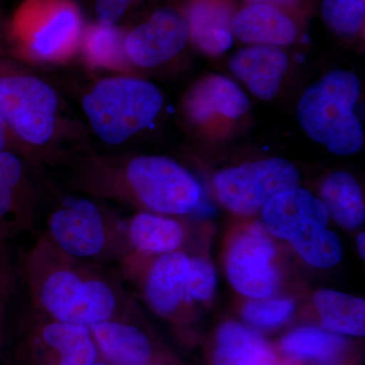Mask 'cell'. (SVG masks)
Segmentation results:
<instances>
[{
	"label": "cell",
	"instance_id": "cell-1",
	"mask_svg": "<svg viewBox=\"0 0 365 365\" xmlns=\"http://www.w3.org/2000/svg\"><path fill=\"white\" fill-rule=\"evenodd\" d=\"M24 274L32 311L45 318L91 327L131 319L135 311L117 272L66 256L43 235L26 255Z\"/></svg>",
	"mask_w": 365,
	"mask_h": 365
},
{
	"label": "cell",
	"instance_id": "cell-2",
	"mask_svg": "<svg viewBox=\"0 0 365 365\" xmlns=\"http://www.w3.org/2000/svg\"><path fill=\"white\" fill-rule=\"evenodd\" d=\"M43 235L62 253L107 265L132 253L126 222L88 198L72 199L50 213Z\"/></svg>",
	"mask_w": 365,
	"mask_h": 365
},
{
	"label": "cell",
	"instance_id": "cell-3",
	"mask_svg": "<svg viewBox=\"0 0 365 365\" xmlns=\"http://www.w3.org/2000/svg\"><path fill=\"white\" fill-rule=\"evenodd\" d=\"M360 83L354 73L334 71L309 86L297 105L300 126L314 143L337 155L359 153L364 130L354 112Z\"/></svg>",
	"mask_w": 365,
	"mask_h": 365
},
{
	"label": "cell",
	"instance_id": "cell-4",
	"mask_svg": "<svg viewBox=\"0 0 365 365\" xmlns=\"http://www.w3.org/2000/svg\"><path fill=\"white\" fill-rule=\"evenodd\" d=\"M163 104V95L158 86L131 78L100 81L83 101L93 131L110 145L123 143L150 126Z\"/></svg>",
	"mask_w": 365,
	"mask_h": 365
},
{
	"label": "cell",
	"instance_id": "cell-5",
	"mask_svg": "<svg viewBox=\"0 0 365 365\" xmlns=\"http://www.w3.org/2000/svg\"><path fill=\"white\" fill-rule=\"evenodd\" d=\"M217 275L213 264L182 251L160 255L150 264L143 297L151 311L167 319H179L196 304L213 299Z\"/></svg>",
	"mask_w": 365,
	"mask_h": 365
},
{
	"label": "cell",
	"instance_id": "cell-6",
	"mask_svg": "<svg viewBox=\"0 0 365 365\" xmlns=\"http://www.w3.org/2000/svg\"><path fill=\"white\" fill-rule=\"evenodd\" d=\"M122 191L158 215H185L195 210L201 199L196 178L168 158L143 155L127 163L120 174Z\"/></svg>",
	"mask_w": 365,
	"mask_h": 365
},
{
	"label": "cell",
	"instance_id": "cell-7",
	"mask_svg": "<svg viewBox=\"0 0 365 365\" xmlns=\"http://www.w3.org/2000/svg\"><path fill=\"white\" fill-rule=\"evenodd\" d=\"M299 173L284 158L242 163L215 177L218 200L230 212L250 216L260 212L278 193L299 186Z\"/></svg>",
	"mask_w": 365,
	"mask_h": 365
},
{
	"label": "cell",
	"instance_id": "cell-8",
	"mask_svg": "<svg viewBox=\"0 0 365 365\" xmlns=\"http://www.w3.org/2000/svg\"><path fill=\"white\" fill-rule=\"evenodd\" d=\"M276 256L275 242L263 223L248 225L228 247L225 272L230 285L249 299L271 297L280 285Z\"/></svg>",
	"mask_w": 365,
	"mask_h": 365
},
{
	"label": "cell",
	"instance_id": "cell-9",
	"mask_svg": "<svg viewBox=\"0 0 365 365\" xmlns=\"http://www.w3.org/2000/svg\"><path fill=\"white\" fill-rule=\"evenodd\" d=\"M57 107L56 93L45 81L28 76L0 78V112L26 143L42 145L51 138Z\"/></svg>",
	"mask_w": 365,
	"mask_h": 365
},
{
	"label": "cell",
	"instance_id": "cell-10",
	"mask_svg": "<svg viewBox=\"0 0 365 365\" xmlns=\"http://www.w3.org/2000/svg\"><path fill=\"white\" fill-rule=\"evenodd\" d=\"M31 50L45 59L67 54L78 42L83 21L68 0H29L18 19Z\"/></svg>",
	"mask_w": 365,
	"mask_h": 365
},
{
	"label": "cell",
	"instance_id": "cell-11",
	"mask_svg": "<svg viewBox=\"0 0 365 365\" xmlns=\"http://www.w3.org/2000/svg\"><path fill=\"white\" fill-rule=\"evenodd\" d=\"M189 38L185 16L174 9H163L125 37V50L137 66L153 67L179 54Z\"/></svg>",
	"mask_w": 365,
	"mask_h": 365
},
{
	"label": "cell",
	"instance_id": "cell-12",
	"mask_svg": "<svg viewBox=\"0 0 365 365\" xmlns=\"http://www.w3.org/2000/svg\"><path fill=\"white\" fill-rule=\"evenodd\" d=\"M31 345L44 365H93L98 349L90 327L45 318L34 312Z\"/></svg>",
	"mask_w": 365,
	"mask_h": 365
},
{
	"label": "cell",
	"instance_id": "cell-13",
	"mask_svg": "<svg viewBox=\"0 0 365 365\" xmlns=\"http://www.w3.org/2000/svg\"><path fill=\"white\" fill-rule=\"evenodd\" d=\"M261 213L268 234L288 242L309 230L328 227L330 220L321 199L299 186L274 196Z\"/></svg>",
	"mask_w": 365,
	"mask_h": 365
},
{
	"label": "cell",
	"instance_id": "cell-14",
	"mask_svg": "<svg viewBox=\"0 0 365 365\" xmlns=\"http://www.w3.org/2000/svg\"><path fill=\"white\" fill-rule=\"evenodd\" d=\"M288 67L287 54L273 46L256 45L235 53L230 68L235 78L262 100L277 95Z\"/></svg>",
	"mask_w": 365,
	"mask_h": 365
},
{
	"label": "cell",
	"instance_id": "cell-15",
	"mask_svg": "<svg viewBox=\"0 0 365 365\" xmlns=\"http://www.w3.org/2000/svg\"><path fill=\"white\" fill-rule=\"evenodd\" d=\"M232 31L242 42L273 47L290 45L297 36V25L290 16L263 2L242 9L232 21Z\"/></svg>",
	"mask_w": 365,
	"mask_h": 365
},
{
	"label": "cell",
	"instance_id": "cell-16",
	"mask_svg": "<svg viewBox=\"0 0 365 365\" xmlns=\"http://www.w3.org/2000/svg\"><path fill=\"white\" fill-rule=\"evenodd\" d=\"M25 169L20 158L9 151H0V242L34 228L35 215L21 200Z\"/></svg>",
	"mask_w": 365,
	"mask_h": 365
},
{
	"label": "cell",
	"instance_id": "cell-17",
	"mask_svg": "<svg viewBox=\"0 0 365 365\" xmlns=\"http://www.w3.org/2000/svg\"><path fill=\"white\" fill-rule=\"evenodd\" d=\"M93 339L113 365H145L153 359V343L131 319H113L90 327Z\"/></svg>",
	"mask_w": 365,
	"mask_h": 365
},
{
	"label": "cell",
	"instance_id": "cell-18",
	"mask_svg": "<svg viewBox=\"0 0 365 365\" xmlns=\"http://www.w3.org/2000/svg\"><path fill=\"white\" fill-rule=\"evenodd\" d=\"M185 107L189 116L198 122L216 114L235 119L248 112L250 101L234 81L225 76H212L189 91Z\"/></svg>",
	"mask_w": 365,
	"mask_h": 365
},
{
	"label": "cell",
	"instance_id": "cell-19",
	"mask_svg": "<svg viewBox=\"0 0 365 365\" xmlns=\"http://www.w3.org/2000/svg\"><path fill=\"white\" fill-rule=\"evenodd\" d=\"M190 37L197 47L220 55L232 44V7L225 0H194L187 9Z\"/></svg>",
	"mask_w": 365,
	"mask_h": 365
},
{
	"label": "cell",
	"instance_id": "cell-20",
	"mask_svg": "<svg viewBox=\"0 0 365 365\" xmlns=\"http://www.w3.org/2000/svg\"><path fill=\"white\" fill-rule=\"evenodd\" d=\"M215 365H276L267 341L251 327L239 322L222 324L216 333Z\"/></svg>",
	"mask_w": 365,
	"mask_h": 365
},
{
	"label": "cell",
	"instance_id": "cell-21",
	"mask_svg": "<svg viewBox=\"0 0 365 365\" xmlns=\"http://www.w3.org/2000/svg\"><path fill=\"white\" fill-rule=\"evenodd\" d=\"M132 253L160 255L180 251L186 239L181 222L158 213L140 212L126 222Z\"/></svg>",
	"mask_w": 365,
	"mask_h": 365
},
{
	"label": "cell",
	"instance_id": "cell-22",
	"mask_svg": "<svg viewBox=\"0 0 365 365\" xmlns=\"http://www.w3.org/2000/svg\"><path fill=\"white\" fill-rule=\"evenodd\" d=\"M314 307L326 330L338 335L364 337L365 302L361 297L334 289H319L313 297Z\"/></svg>",
	"mask_w": 365,
	"mask_h": 365
},
{
	"label": "cell",
	"instance_id": "cell-23",
	"mask_svg": "<svg viewBox=\"0 0 365 365\" xmlns=\"http://www.w3.org/2000/svg\"><path fill=\"white\" fill-rule=\"evenodd\" d=\"M321 198L329 216L340 227L353 230L364 225V195L352 175L342 170L331 174L322 184Z\"/></svg>",
	"mask_w": 365,
	"mask_h": 365
},
{
	"label": "cell",
	"instance_id": "cell-24",
	"mask_svg": "<svg viewBox=\"0 0 365 365\" xmlns=\"http://www.w3.org/2000/svg\"><path fill=\"white\" fill-rule=\"evenodd\" d=\"M281 350L287 356L329 364L344 352L346 343L341 335L319 327L295 329L281 340Z\"/></svg>",
	"mask_w": 365,
	"mask_h": 365
},
{
	"label": "cell",
	"instance_id": "cell-25",
	"mask_svg": "<svg viewBox=\"0 0 365 365\" xmlns=\"http://www.w3.org/2000/svg\"><path fill=\"white\" fill-rule=\"evenodd\" d=\"M297 254L314 268L335 267L343 258L339 237L327 227L316 228L289 242Z\"/></svg>",
	"mask_w": 365,
	"mask_h": 365
},
{
	"label": "cell",
	"instance_id": "cell-26",
	"mask_svg": "<svg viewBox=\"0 0 365 365\" xmlns=\"http://www.w3.org/2000/svg\"><path fill=\"white\" fill-rule=\"evenodd\" d=\"M85 48L91 62L98 66L116 67L126 61L124 34L115 26H93L86 31Z\"/></svg>",
	"mask_w": 365,
	"mask_h": 365
},
{
	"label": "cell",
	"instance_id": "cell-27",
	"mask_svg": "<svg viewBox=\"0 0 365 365\" xmlns=\"http://www.w3.org/2000/svg\"><path fill=\"white\" fill-rule=\"evenodd\" d=\"M295 311V302L288 297L251 299L242 309V318L256 328H278L292 318Z\"/></svg>",
	"mask_w": 365,
	"mask_h": 365
},
{
	"label": "cell",
	"instance_id": "cell-28",
	"mask_svg": "<svg viewBox=\"0 0 365 365\" xmlns=\"http://www.w3.org/2000/svg\"><path fill=\"white\" fill-rule=\"evenodd\" d=\"M365 0H324L322 16L332 30L340 35L360 32L364 23Z\"/></svg>",
	"mask_w": 365,
	"mask_h": 365
},
{
	"label": "cell",
	"instance_id": "cell-29",
	"mask_svg": "<svg viewBox=\"0 0 365 365\" xmlns=\"http://www.w3.org/2000/svg\"><path fill=\"white\" fill-rule=\"evenodd\" d=\"M134 0H97L96 16L101 25L115 26Z\"/></svg>",
	"mask_w": 365,
	"mask_h": 365
},
{
	"label": "cell",
	"instance_id": "cell-30",
	"mask_svg": "<svg viewBox=\"0 0 365 365\" xmlns=\"http://www.w3.org/2000/svg\"><path fill=\"white\" fill-rule=\"evenodd\" d=\"M13 280L0 284V339H1V329L4 325V317H6L7 299L11 292Z\"/></svg>",
	"mask_w": 365,
	"mask_h": 365
},
{
	"label": "cell",
	"instance_id": "cell-31",
	"mask_svg": "<svg viewBox=\"0 0 365 365\" xmlns=\"http://www.w3.org/2000/svg\"><path fill=\"white\" fill-rule=\"evenodd\" d=\"M4 242H0V284L13 280L11 268L7 265L6 256H4Z\"/></svg>",
	"mask_w": 365,
	"mask_h": 365
},
{
	"label": "cell",
	"instance_id": "cell-32",
	"mask_svg": "<svg viewBox=\"0 0 365 365\" xmlns=\"http://www.w3.org/2000/svg\"><path fill=\"white\" fill-rule=\"evenodd\" d=\"M6 143V122L0 112V151H4Z\"/></svg>",
	"mask_w": 365,
	"mask_h": 365
},
{
	"label": "cell",
	"instance_id": "cell-33",
	"mask_svg": "<svg viewBox=\"0 0 365 365\" xmlns=\"http://www.w3.org/2000/svg\"><path fill=\"white\" fill-rule=\"evenodd\" d=\"M364 244H365V235H364V232H361V234H359V237H357L356 247H357V251H359V256L361 257L362 260H364V258H365Z\"/></svg>",
	"mask_w": 365,
	"mask_h": 365
},
{
	"label": "cell",
	"instance_id": "cell-34",
	"mask_svg": "<svg viewBox=\"0 0 365 365\" xmlns=\"http://www.w3.org/2000/svg\"><path fill=\"white\" fill-rule=\"evenodd\" d=\"M253 2H263V4H295V2L299 1V0H251Z\"/></svg>",
	"mask_w": 365,
	"mask_h": 365
},
{
	"label": "cell",
	"instance_id": "cell-35",
	"mask_svg": "<svg viewBox=\"0 0 365 365\" xmlns=\"http://www.w3.org/2000/svg\"><path fill=\"white\" fill-rule=\"evenodd\" d=\"M93 365H110V364H105V362H96V364Z\"/></svg>",
	"mask_w": 365,
	"mask_h": 365
},
{
	"label": "cell",
	"instance_id": "cell-36",
	"mask_svg": "<svg viewBox=\"0 0 365 365\" xmlns=\"http://www.w3.org/2000/svg\"><path fill=\"white\" fill-rule=\"evenodd\" d=\"M145 365H148V364H145Z\"/></svg>",
	"mask_w": 365,
	"mask_h": 365
}]
</instances>
